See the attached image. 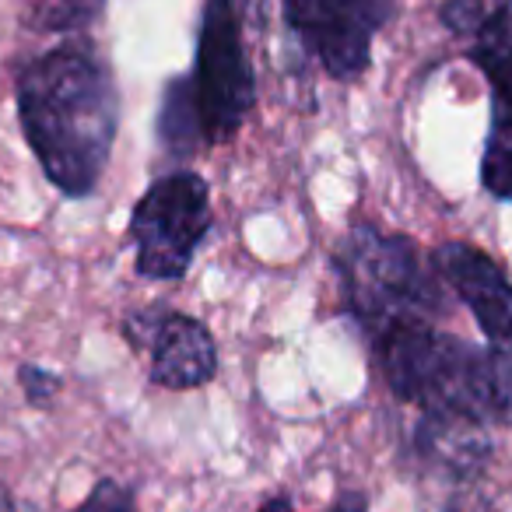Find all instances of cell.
I'll return each instance as SVG.
<instances>
[{
  "instance_id": "6da1fadb",
  "label": "cell",
  "mask_w": 512,
  "mask_h": 512,
  "mask_svg": "<svg viewBox=\"0 0 512 512\" xmlns=\"http://www.w3.org/2000/svg\"><path fill=\"white\" fill-rule=\"evenodd\" d=\"M15 102L43 176L64 197H92L120 130V88L99 46L71 36L32 57L18 71Z\"/></svg>"
},
{
  "instance_id": "7a4b0ae2",
  "label": "cell",
  "mask_w": 512,
  "mask_h": 512,
  "mask_svg": "<svg viewBox=\"0 0 512 512\" xmlns=\"http://www.w3.org/2000/svg\"><path fill=\"white\" fill-rule=\"evenodd\" d=\"M393 397L421 414L512 428V351L470 344L435 323H404L372 344Z\"/></svg>"
},
{
  "instance_id": "3957f363",
  "label": "cell",
  "mask_w": 512,
  "mask_h": 512,
  "mask_svg": "<svg viewBox=\"0 0 512 512\" xmlns=\"http://www.w3.org/2000/svg\"><path fill=\"white\" fill-rule=\"evenodd\" d=\"M344 309L372 344L404 323H435L449 316V288L411 235L379 225H355L334 253Z\"/></svg>"
},
{
  "instance_id": "277c9868",
  "label": "cell",
  "mask_w": 512,
  "mask_h": 512,
  "mask_svg": "<svg viewBox=\"0 0 512 512\" xmlns=\"http://www.w3.org/2000/svg\"><path fill=\"white\" fill-rule=\"evenodd\" d=\"M246 22L249 15L242 0H204L197 53H193V71L186 74V85H190L207 148L232 144L256 109V71L242 36Z\"/></svg>"
},
{
  "instance_id": "5b68a950",
  "label": "cell",
  "mask_w": 512,
  "mask_h": 512,
  "mask_svg": "<svg viewBox=\"0 0 512 512\" xmlns=\"http://www.w3.org/2000/svg\"><path fill=\"white\" fill-rule=\"evenodd\" d=\"M211 186L190 169L158 176L130 214L134 271L144 281H183L211 232Z\"/></svg>"
},
{
  "instance_id": "8992f818",
  "label": "cell",
  "mask_w": 512,
  "mask_h": 512,
  "mask_svg": "<svg viewBox=\"0 0 512 512\" xmlns=\"http://www.w3.org/2000/svg\"><path fill=\"white\" fill-rule=\"evenodd\" d=\"M397 0H285V25L334 81H358Z\"/></svg>"
},
{
  "instance_id": "52a82bcc",
  "label": "cell",
  "mask_w": 512,
  "mask_h": 512,
  "mask_svg": "<svg viewBox=\"0 0 512 512\" xmlns=\"http://www.w3.org/2000/svg\"><path fill=\"white\" fill-rule=\"evenodd\" d=\"M120 334L130 351L148 355V383L158 390H200L218 376V344L207 323L165 302L130 309L120 323Z\"/></svg>"
},
{
  "instance_id": "ba28073f",
  "label": "cell",
  "mask_w": 512,
  "mask_h": 512,
  "mask_svg": "<svg viewBox=\"0 0 512 512\" xmlns=\"http://www.w3.org/2000/svg\"><path fill=\"white\" fill-rule=\"evenodd\" d=\"M432 264L449 295L470 309L488 344L512 351V281L495 256L453 239L435 246Z\"/></svg>"
},
{
  "instance_id": "9c48e42d",
  "label": "cell",
  "mask_w": 512,
  "mask_h": 512,
  "mask_svg": "<svg viewBox=\"0 0 512 512\" xmlns=\"http://www.w3.org/2000/svg\"><path fill=\"white\" fill-rule=\"evenodd\" d=\"M411 446L428 474H439L453 484H470L481 477L495 449L484 425L446 414H421Z\"/></svg>"
},
{
  "instance_id": "30bf717a",
  "label": "cell",
  "mask_w": 512,
  "mask_h": 512,
  "mask_svg": "<svg viewBox=\"0 0 512 512\" xmlns=\"http://www.w3.org/2000/svg\"><path fill=\"white\" fill-rule=\"evenodd\" d=\"M467 57L491 88V106L512 113V0H491L467 36Z\"/></svg>"
},
{
  "instance_id": "8fae6325",
  "label": "cell",
  "mask_w": 512,
  "mask_h": 512,
  "mask_svg": "<svg viewBox=\"0 0 512 512\" xmlns=\"http://www.w3.org/2000/svg\"><path fill=\"white\" fill-rule=\"evenodd\" d=\"M155 137L169 158H193L200 148H207L204 127H200V116L190 99V85H186V74H176V78L165 81L155 116Z\"/></svg>"
},
{
  "instance_id": "7c38bea8",
  "label": "cell",
  "mask_w": 512,
  "mask_h": 512,
  "mask_svg": "<svg viewBox=\"0 0 512 512\" xmlns=\"http://www.w3.org/2000/svg\"><path fill=\"white\" fill-rule=\"evenodd\" d=\"M481 186L495 200L512 204V113L491 106L488 141L481 155Z\"/></svg>"
},
{
  "instance_id": "4fadbf2b",
  "label": "cell",
  "mask_w": 512,
  "mask_h": 512,
  "mask_svg": "<svg viewBox=\"0 0 512 512\" xmlns=\"http://www.w3.org/2000/svg\"><path fill=\"white\" fill-rule=\"evenodd\" d=\"M102 8L106 0H39L32 22L43 32H85Z\"/></svg>"
},
{
  "instance_id": "5bb4252c",
  "label": "cell",
  "mask_w": 512,
  "mask_h": 512,
  "mask_svg": "<svg viewBox=\"0 0 512 512\" xmlns=\"http://www.w3.org/2000/svg\"><path fill=\"white\" fill-rule=\"evenodd\" d=\"M18 386H22L25 400H29V407H36V411H50L53 404H57L60 390H64V376L53 369H46V365H18Z\"/></svg>"
},
{
  "instance_id": "9a60e30c",
  "label": "cell",
  "mask_w": 512,
  "mask_h": 512,
  "mask_svg": "<svg viewBox=\"0 0 512 512\" xmlns=\"http://www.w3.org/2000/svg\"><path fill=\"white\" fill-rule=\"evenodd\" d=\"M74 512H137V502L130 488H123L113 477H102Z\"/></svg>"
},
{
  "instance_id": "2e32d148",
  "label": "cell",
  "mask_w": 512,
  "mask_h": 512,
  "mask_svg": "<svg viewBox=\"0 0 512 512\" xmlns=\"http://www.w3.org/2000/svg\"><path fill=\"white\" fill-rule=\"evenodd\" d=\"M481 15H484V0H442V8H439L442 25H446L453 36H463V39L477 29Z\"/></svg>"
},
{
  "instance_id": "e0dca14e",
  "label": "cell",
  "mask_w": 512,
  "mask_h": 512,
  "mask_svg": "<svg viewBox=\"0 0 512 512\" xmlns=\"http://www.w3.org/2000/svg\"><path fill=\"white\" fill-rule=\"evenodd\" d=\"M435 512H498V509L491 498L477 495V491H456V495H449Z\"/></svg>"
},
{
  "instance_id": "ac0fdd59",
  "label": "cell",
  "mask_w": 512,
  "mask_h": 512,
  "mask_svg": "<svg viewBox=\"0 0 512 512\" xmlns=\"http://www.w3.org/2000/svg\"><path fill=\"white\" fill-rule=\"evenodd\" d=\"M323 512H369V498H365L362 491L348 488V491H341Z\"/></svg>"
},
{
  "instance_id": "d6986e66",
  "label": "cell",
  "mask_w": 512,
  "mask_h": 512,
  "mask_svg": "<svg viewBox=\"0 0 512 512\" xmlns=\"http://www.w3.org/2000/svg\"><path fill=\"white\" fill-rule=\"evenodd\" d=\"M256 512H295V505L288 495H278V498H271V502H264V509H256Z\"/></svg>"
},
{
  "instance_id": "ffe728a7",
  "label": "cell",
  "mask_w": 512,
  "mask_h": 512,
  "mask_svg": "<svg viewBox=\"0 0 512 512\" xmlns=\"http://www.w3.org/2000/svg\"><path fill=\"white\" fill-rule=\"evenodd\" d=\"M242 8H246L249 18H260V8H264V0H242Z\"/></svg>"
}]
</instances>
